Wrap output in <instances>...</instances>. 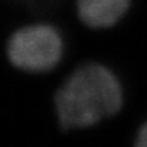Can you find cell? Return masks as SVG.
<instances>
[{
  "label": "cell",
  "mask_w": 147,
  "mask_h": 147,
  "mask_svg": "<svg viewBox=\"0 0 147 147\" xmlns=\"http://www.w3.org/2000/svg\"><path fill=\"white\" fill-rule=\"evenodd\" d=\"M134 147H147V119L140 125L136 133Z\"/></svg>",
  "instance_id": "277c9868"
},
{
  "label": "cell",
  "mask_w": 147,
  "mask_h": 147,
  "mask_svg": "<svg viewBox=\"0 0 147 147\" xmlns=\"http://www.w3.org/2000/svg\"><path fill=\"white\" fill-rule=\"evenodd\" d=\"M5 51L8 61L16 70L26 74H48L62 62L65 38L53 23L34 21L10 34Z\"/></svg>",
  "instance_id": "7a4b0ae2"
},
{
  "label": "cell",
  "mask_w": 147,
  "mask_h": 147,
  "mask_svg": "<svg viewBox=\"0 0 147 147\" xmlns=\"http://www.w3.org/2000/svg\"><path fill=\"white\" fill-rule=\"evenodd\" d=\"M133 0H75L76 13L84 26L107 30L128 14Z\"/></svg>",
  "instance_id": "3957f363"
},
{
  "label": "cell",
  "mask_w": 147,
  "mask_h": 147,
  "mask_svg": "<svg viewBox=\"0 0 147 147\" xmlns=\"http://www.w3.org/2000/svg\"><path fill=\"white\" fill-rule=\"evenodd\" d=\"M124 103L120 79L106 65L88 61L65 76L54 94L63 132L85 129L115 116Z\"/></svg>",
  "instance_id": "6da1fadb"
}]
</instances>
